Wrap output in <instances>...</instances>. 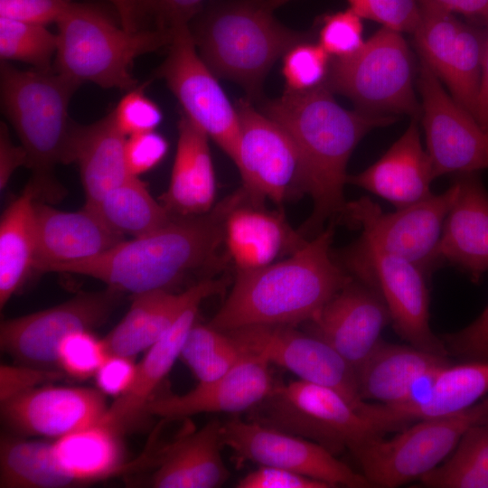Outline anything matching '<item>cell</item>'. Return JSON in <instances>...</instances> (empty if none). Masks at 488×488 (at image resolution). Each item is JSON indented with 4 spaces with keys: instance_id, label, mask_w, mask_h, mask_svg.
I'll use <instances>...</instances> for the list:
<instances>
[{
    "instance_id": "obj_1",
    "label": "cell",
    "mask_w": 488,
    "mask_h": 488,
    "mask_svg": "<svg viewBox=\"0 0 488 488\" xmlns=\"http://www.w3.org/2000/svg\"><path fill=\"white\" fill-rule=\"evenodd\" d=\"M324 84L303 92L285 90L267 100L261 111L281 126L301 155L307 194L314 203L304 232L315 236L324 223L342 219L346 201L347 164L354 148L371 129L391 125V115L351 111L340 106Z\"/></svg>"
},
{
    "instance_id": "obj_2",
    "label": "cell",
    "mask_w": 488,
    "mask_h": 488,
    "mask_svg": "<svg viewBox=\"0 0 488 488\" xmlns=\"http://www.w3.org/2000/svg\"><path fill=\"white\" fill-rule=\"evenodd\" d=\"M245 197L240 187L206 213L173 215L152 232L125 239L97 257L56 267L52 272L92 277L132 296L171 290L190 274L216 265L225 219Z\"/></svg>"
},
{
    "instance_id": "obj_3",
    "label": "cell",
    "mask_w": 488,
    "mask_h": 488,
    "mask_svg": "<svg viewBox=\"0 0 488 488\" xmlns=\"http://www.w3.org/2000/svg\"><path fill=\"white\" fill-rule=\"evenodd\" d=\"M333 235L334 222H330L286 258L237 271L229 296L209 324L229 332L308 322L352 278L333 257Z\"/></svg>"
},
{
    "instance_id": "obj_4",
    "label": "cell",
    "mask_w": 488,
    "mask_h": 488,
    "mask_svg": "<svg viewBox=\"0 0 488 488\" xmlns=\"http://www.w3.org/2000/svg\"><path fill=\"white\" fill-rule=\"evenodd\" d=\"M196 49L217 78L258 99L274 63L308 35L282 24L265 0L215 2L189 23Z\"/></svg>"
},
{
    "instance_id": "obj_5",
    "label": "cell",
    "mask_w": 488,
    "mask_h": 488,
    "mask_svg": "<svg viewBox=\"0 0 488 488\" xmlns=\"http://www.w3.org/2000/svg\"><path fill=\"white\" fill-rule=\"evenodd\" d=\"M80 83L54 69L19 70L1 61V108L28 155L32 182L42 196L61 195V187L52 177L60 164H70V147L75 122L69 106Z\"/></svg>"
},
{
    "instance_id": "obj_6",
    "label": "cell",
    "mask_w": 488,
    "mask_h": 488,
    "mask_svg": "<svg viewBox=\"0 0 488 488\" xmlns=\"http://www.w3.org/2000/svg\"><path fill=\"white\" fill-rule=\"evenodd\" d=\"M58 47L53 69L80 85L104 89L136 88L132 67L141 55L167 47L171 29L129 32L95 6L72 2L56 23Z\"/></svg>"
},
{
    "instance_id": "obj_7",
    "label": "cell",
    "mask_w": 488,
    "mask_h": 488,
    "mask_svg": "<svg viewBox=\"0 0 488 488\" xmlns=\"http://www.w3.org/2000/svg\"><path fill=\"white\" fill-rule=\"evenodd\" d=\"M485 421L488 395L459 413L419 420L389 439L367 437L349 451L371 487H398L439 465L471 427Z\"/></svg>"
},
{
    "instance_id": "obj_8",
    "label": "cell",
    "mask_w": 488,
    "mask_h": 488,
    "mask_svg": "<svg viewBox=\"0 0 488 488\" xmlns=\"http://www.w3.org/2000/svg\"><path fill=\"white\" fill-rule=\"evenodd\" d=\"M360 111L416 117L421 113L413 88V66L402 33L381 27L353 54L333 58L325 80Z\"/></svg>"
},
{
    "instance_id": "obj_9",
    "label": "cell",
    "mask_w": 488,
    "mask_h": 488,
    "mask_svg": "<svg viewBox=\"0 0 488 488\" xmlns=\"http://www.w3.org/2000/svg\"><path fill=\"white\" fill-rule=\"evenodd\" d=\"M333 253L349 275L380 295L397 334L416 348L448 356L440 336L429 325L427 275L420 267L376 248L361 236Z\"/></svg>"
},
{
    "instance_id": "obj_10",
    "label": "cell",
    "mask_w": 488,
    "mask_h": 488,
    "mask_svg": "<svg viewBox=\"0 0 488 488\" xmlns=\"http://www.w3.org/2000/svg\"><path fill=\"white\" fill-rule=\"evenodd\" d=\"M250 419L319 444L334 455L377 434L336 390L296 380L276 384Z\"/></svg>"
},
{
    "instance_id": "obj_11",
    "label": "cell",
    "mask_w": 488,
    "mask_h": 488,
    "mask_svg": "<svg viewBox=\"0 0 488 488\" xmlns=\"http://www.w3.org/2000/svg\"><path fill=\"white\" fill-rule=\"evenodd\" d=\"M239 120V139L235 160L241 187L251 201L267 200L281 205L307 194V183L299 151L286 131L250 100L235 105Z\"/></svg>"
},
{
    "instance_id": "obj_12",
    "label": "cell",
    "mask_w": 488,
    "mask_h": 488,
    "mask_svg": "<svg viewBox=\"0 0 488 488\" xmlns=\"http://www.w3.org/2000/svg\"><path fill=\"white\" fill-rule=\"evenodd\" d=\"M458 193L453 183L445 192L384 212L369 197L347 202L342 219L361 230V236L376 248L401 257L426 275L439 266L437 249L448 211Z\"/></svg>"
},
{
    "instance_id": "obj_13",
    "label": "cell",
    "mask_w": 488,
    "mask_h": 488,
    "mask_svg": "<svg viewBox=\"0 0 488 488\" xmlns=\"http://www.w3.org/2000/svg\"><path fill=\"white\" fill-rule=\"evenodd\" d=\"M172 30L167 55L155 76L163 79L185 114L234 161L239 120L217 77L200 56L189 23Z\"/></svg>"
},
{
    "instance_id": "obj_14",
    "label": "cell",
    "mask_w": 488,
    "mask_h": 488,
    "mask_svg": "<svg viewBox=\"0 0 488 488\" xmlns=\"http://www.w3.org/2000/svg\"><path fill=\"white\" fill-rule=\"evenodd\" d=\"M228 333L246 355L260 356L299 380L331 388L357 410L363 404L356 370L318 337L293 325H251Z\"/></svg>"
},
{
    "instance_id": "obj_15",
    "label": "cell",
    "mask_w": 488,
    "mask_h": 488,
    "mask_svg": "<svg viewBox=\"0 0 488 488\" xmlns=\"http://www.w3.org/2000/svg\"><path fill=\"white\" fill-rule=\"evenodd\" d=\"M123 293L107 287L81 292L52 307L6 319L0 325V346L22 364L57 366V349L70 333L102 324L120 302Z\"/></svg>"
},
{
    "instance_id": "obj_16",
    "label": "cell",
    "mask_w": 488,
    "mask_h": 488,
    "mask_svg": "<svg viewBox=\"0 0 488 488\" xmlns=\"http://www.w3.org/2000/svg\"><path fill=\"white\" fill-rule=\"evenodd\" d=\"M221 438L241 461L290 470L331 487H371L362 474L319 444L252 419L222 423Z\"/></svg>"
},
{
    "instance_id": "obj_17",
    "label": "cell",
    "mask_w": 488,
    "mask_h": 488,
    "mask_svg": "<svg viewBox=\"0 0 488 488\" xmlns=\"http://www.w3.org/2000/svg\"><path fill=\"white\" fill-rule=\"evenodd\" d=\"M422 126L436 177L488 169V135L475 118L448 95L436 74L419 68Z\"/></svg>"
},
{
    "instance_id": "obj_18",
    "label": "cell",
    "mask_w": 488,
    "mask_h": 488,
    "mask_svg": "<svg viewBox=\"0 0 488 488\" xmlns=\"http://www.w3.org/2000/svg\"><path fill=\"white\" fill-rule=\"evenodd\" d=\"M108 407L98 389L44 384L2 400L1 418L16 436L57 439L99 423Z\"/></svg>"
},
{
    "instance_id": "obj_19",
    "label": "cell",
    "mask_w": 488,
    "mask_h": 488,
    "mask_svg": "<svg viewBox=\"0 0 488 488\" xmlns=\"http://www.w3.org/2000/svg\"><path fill=\"white\" fill-rule=\"evenodd\" d=\"M306 323L357 372L390 318L380 295L352 277Z\"/></svg>"
},
{
    "instance_id": "obj_20",
    "label": "cell",
    "mask_w": 488,
    "mask_h": 488,
    "mask_svg": "<svg viewBox=\"0 0 488 488\" xmlns=\"http://www.w3.org/2000/svg\"><path fill=\"white\" fill-rule=\"evenodd\" d=\"M269 366L264 358L247 354L220 378L199 382L184 394L155 396L147 404L145 414L163 419H183L200 413L249 412L276 385Z\"/></svg>"
},
{
    "instance_id": "obj_21",
    "label": "cell",
    "mask_w": 488,
    "mask_h": 488,
    "mask_svg": "<svg viewBox=\"0 0 488 488\" xmlns=\"http://www.w3.org/2000/svg\"><path fill=\"white\" fill-rule=\"evenodd\" d=\"M35 230L34 270L39 272L92 258L125 239L91 208L64 211L38 201Z\"/></svg>"
},
{
    "instance_id": "obj_22",
    "label": "cell",
    "mask_w": 488,
    "mask_h": 488,
    "mask_svg": "<svg viewBox=\"0 0 488 488\" xmlns=\"http://www.w3.org/2000/svg\"><path fill=\"white\" fill-rule=\"evenodd\" d=\"M488 394V362L462 361L438 371L426 400L412 408H400L366 401L361 415L379 435L399 431L423 419L459 413Z\"/></svg>"
},
{
    "instance_id": "obj_23",
    "label": "cell",
    "mask_w": 488,
    "mask_h": 488,
    "mask_svg": "<svg viewBox=\"0 0 488 488\" xmlns=\"http://www.w3.org/2000/svg\"><path fill=\"white\" fill-rule=\"evenodd\" d=\"M222 280L205 277L184 291L157 289L133 296L131 305L104 338L108 353L134 357L162 338L191 306L220 294Z\"/></svg>"
},
{
    "instance_id": "obj_24",
    "label": "cell",
    "mask_w": 488,
    "mask_h": 488,
    "mask_svg": "<svg viewBox=\"0 0 488 488\" xmlns=\"http://www.w3.org/2000/svg\"><path fill=\"white\" fill-rule=\"evenodd\" d=\"M454 181L458 193L444 223L437 259L478 283L488 272V191L479 172L455 174Z\"/></svg>"
},
{
    "instance_id": "obj_25",
    "label": "cell",
    "mask_w": 488,
    "mask_h": 488,
    "mask_svg": "<svg viewBox=\"0 0 488 488\" xmlns=\"http://www.w3.org/2000/svg\"><path fill=\"white\" fill-rule=\"evenodd\" d=\"M306 239L296 231L281 211L247 196L227 215L223 245L236 271L263 267L298 249Z\"/></svg>"
},
{
    "instance_id": "obj_26",
    "label": "cell",
    "mask_w": 488,
    "mask_h": 488,
    "mask_svg": "<svg viewBox=\"0 0 488 488\" xmlns=\"http://www.w3.org/2000/svg\"><path fill=\"white\" fill-rule=\"evenodd\" d=\"M403 135L374 164L356 174H348L347 183L370 192L396 209L420 202L433 194L436 178L429 155L424 149L416 118Z\"/></svg>"
},
{
    "instance_id": "obj_27",
    "label": "cell",
    "mask_w": 488,
    "mask_h": 488,
    "mask_svg": "<svg viewBox=\"0 0 488 488\" xmlns=\"http://www.w3.org/2000/svg\"><path fill=\"white\" fill-rule=\"evenodd\" d=\"M209 136L185 114L178 122V139L170 181L159 201L174 216L210 211L216 197V179Z\"/></svg>"
},
{
    "instance_id": "obj_28",
    "label": "cell",
    "mask_w": 488,
    "mask_h": 488,
    "mask_svg": "<svg viewBox=\"0 0 488 488\" xmlns=\"http://www.w3.org/2000/svg\"><path fill=\"white\" fill-rule=\"evenodd\" d=\"M127 138L114 109L91 124H74L70 164L76 163L80 169L84 206L95 208L110 190L135 176L127 164Z\"/></svg>"
},
{
    "instance_id": "obj_29",
    "label": "cell",
    "mask_w": 488,
    "mask_h": 488,
    "mask_svg": "<svg viewBox=\"0 0 488 488\" xmlns=\"http://www.w3.org/2000/svg\"><path fill=\"white\" fill-rule=\"evenodd\" d=\"M220 420L185 431L160 456L149 484L155 488H217L230 476L222 459Z\"/></svg>"
},
{
    "instance_id": "obj_30",
    "label": "cell",
    "mask_w": 488,
    "mask_h": 488,
    "mask_svg": "<svg viewBox=\"0 0 488 488\" xmlns=\"http://www.w3.org/2000/svg\"><path fill=\"white\" fill-rule=\"evenodd\" d=\"M200 305L188 308L170 330L146 350L137 364L131 388L115 399L99 423L120 434L132 429L146 416L145 408L155 396V389L180 357L185 337L195 324Z\"/></svg>"
},
{
    "instance_id": "obj_31",
    "label": "cell",
    "mask_w": 488,
    "mask_h": 488,
    "mask_svg": "<svg viewBox=\"0 0 488 488\" xmlns=\"http://www.w3.org/2000/svg\"><path fill=\"white\" fill-rule=\"evenodd\" d=\"M449 362L446 356L380 340L357 370L361 398L381 404L399 403L419 375Z\"/></svg>"
},
{
    "instance_id": "obj_32",
    "label": "cell",
    "mask_w": 488,
    "mask_h": 488,
    "mask_svg": "<svg viewBox=\"0 0 488 488\" xmlns=\"http://www.w3.org/2000/svg\"><path fill=\"white\" fill-rule=\"evenodd\" d=\"M37 188L29 183L2 213L0 220V307L22 287L34 269Z\"/></svg>"
},
{
    "instance_id": "obj_33",
    "label": "cell",
    "mask_w": 488,
    "mask_h": 488,
    "mask_svg": "<svg viewBox=\"0 0 488 488\" xmlns=\"http://www.w3.org/2000/svg\"><path fill=\"white\" fill-rule=\"evenodd\" d=\"M121 436L99 422L55 439L54 455L78 486L91 483L127 470Z\"/></svg>"
},
{
    "instance_id": "obj_34",
    "label": "cell",
    "mask_w": 488,
    "mask_h": 488,
    "mask_svg": "<svg viewBox=\"0 0 488 488\" xmlns=\"http://www.w3.org/2000/svg\"><path fill=\"white\" fill-rule=\"evenodd\" d=\"M78 486L58 463L52 442L2 436L1 488H68Z\"/></svg>"
},
{
    "instance_id": "obj_35",
    "label": "cell",
    "mask_w": 488,
    "mask_h": 488,
    "mask_svg": "<svg viewBox=\"0 0 488 488\" xmlns=\"http://www.w3.org/2000/svg\"><path fill=\"white\" fill-rule=\"evenodd\" d=\"M91 209L113 230L132 238L154 231L173 217L161 202L153 197L139 176H131L110 190Z\"/></svg>"
},
{
    "instance_id": "obj_36",
    "label": "cell",
    "mask_w": 488,
    "mask_h": 488,
    "mask_svg": "<svg viewBox=\"0 0 488 488\" xmlns=\"http://www.w3.org/2000/svg\"><path fill=\"white\" fill-rule=\"evenodd\" d=\"M419 481L430 488H488V421L471 427L452 455Z\"/></svg>"
},
{
    "instance_id": "obj_37",
    "label": "cell",
    "mask_w": 488,
    "mask_h": 488,
    "mask_svg": "<svg viewBox=\"0 0 488 488\" xmlns=\"http://www.w3.org/2000/svg\"><path fill=\"white\" fill-rule=\"evenodd\" d=\"M486 30L461 23L438 77L453 99L474 117L476 111Z\"/></svg>"
},
{
    "instance_id": "obj_38",
    "label": "cell",
    "mask_w": 488,
    "mask_h": 488,
    "mask_svg": "<svg viewBox=\"0 0 488 488\" xmlns=\"http://www.w3.org/2000/svg\"><path fill=\"white\" fill-rule=\"evenodd\" d=\"M245 356L230 333L209 324L196 322L189 330L180 352V358L199 382L220 378Z\"/></svg>"
},
{
    "instance_id": "obj_39",
    "label": "cell",
    "mask_w": 488,
    "mask_h": 488,
    "mask_svg": "<svg viewBox=\"0 0 488 488\" xmlns=\"http://www.w3.org/2000/svg\"><path fill=\"white\" fill-rule=\"evenodd\" d=\"M58 47L57 33L46 25L0 17V58L49 70Z\"/></svg>"
},
{
    "instance_id": "obj_40",
    "label": "cell",
    "mask_w": 488,
    "mask_h": 488,
    "mask_svg": "<svg viewBox=\"0 0 488 488\" xmlns=\"http://www.w3.org/2000/svg\"><path fill=\"white\" fill-rule=\"evenodd\" d=\"M329 58L319 43L305 41L290 48L283 56L286 90L303 92L324 84L329 71Z\"/></svg>"
},
{
    "instance_id": "obj_41",
    "label": "cell",
    "mask_w": 488,
    "mask_h": 488,
    "mask_svg": "<svg viewBox=\"0 0 488 488\" xmlns=\"http://www.w3.org/2000/svg\"><path fill=\"white\" fill-rule=\"evenodd\" d=\"M108 354L104 339H99L91 330H78L61 341L57 366L70 377L85 380L94 377Z\"/></svg>"
},
{
    "instance_id": "obj_42",
    "label": "cell",
    "mask_w": 488,
    "mask_h": 488,
    "mask_svg": "<svg viewBox=\"0 0 488 488\" xmlns=\"http://www.w3.org/2000/svg\"><path fill=\"white\" fill-rule=\"evenodd\" d=\"M361 18L352 9L325 15L319 31V44L333 58L350 56L361 48Z\"/></svg>"
},
{
    "instance_id": "obj_43",
    "label": "cell",
    "mask_w": 488,
    "mask_h": 488,
    "mask_svg": "<svg viewBox=\"0 0 488 488\" xmlns=\"http://www.w3.org/2000/svg\"><path fill=\"white\" fill-rule=\"evenodd\" d=\"M350 9L361 19H370L399 33L416 30L420 20L418 0H348Z\"/></svg>"
},
{
    "instance_id": "obj_44",
    "label": "cell",
    "mask_w": 488,
    "mask_h": 488,
    "mask_svg": "<svg viewBox=\"0 0 488 488\" xmlns=\"http://www.w3.org/2000/svg\"><path fill=\"white\" fill-rule=\"evenodd\" d=\"M114 112L119 128L127 137L155 130L163 119L160 108L145 95L143 88L128 90Z\"/></svg>"
},
{
    "instance_id": "obj_45",
    "label": "cell",
    "mask_w": 488,
    "mask_h": 488,
    "mask_svg": "<svg viewBox=\"0 0 488 488\" xmlns=\"http://www.w3.org/2000/svg\"><path fill=\"white\" fill-rule=\"evenodd\" d=\"M440 338L448 355L462 361L488 362V305L471 324Z\"/></svg>"
},
{
    "instance_id": "obj_46",
    "label": "cell",
    "mask_w": 488,
    "mask_h": 488,
    "mask_svg": "<svg viewBox=\"0 0 488 488\" xmlns=\"http://www.w3.org/2000/svg\"><path fill=\"white\" fill-rule=\"evenodd\" d=\"M206 0H141L140 24L150 20L155 28L171 29L178 24L190 23Z\"/></svg>"
},
{
    "instance_id": "obj_47",
    "label": "cell",
    "mask_w": 488,
    "mask_h": 488,
    "mask_svg": "<svg viewBox=\"0 0 488 488\" xmlns=\"http://www.w3.org/2000/svg\"><path fill=\"white\" fill-rule=\"evenodd\" d=\"M71 3L70 0H0V17L47 25L57 23Z\"/></svg>"
},
{
    "instance_id": "obj_48",
    "label": "cell",
    "mask_w": 488,
    "mask_h": 488,
    "mask_svg": "<svg viewBox=\"0 0 488 488\" xmlns=\"http://www.w3.org/2000/svg\"><path fill=\"white\" fill-rule=\"evenodd\" d=\"M168 151L166 139L154 131L130 136L126 143V158L132 175L139 176L155 167Z\"/></svg>"
},
{
    "instance_id": "obj_49",
    "label": "cell",
    "mask_w": 488,
    "mask_h": 488,
    "mask_svg": "<svg viewBox=\"0 0 488 488\" xmlns=\"http://www.w3.org/2000/svg\"><path fill=\"white\" fill-rule=\"evenodd\" d=\"M134 357L108 353L94 378L97 389L115 399L124 395L132 386L137 364Z\"/></svg>"
},
{
    "instance_id": "obj_50",
    "label": "cell",
    "mask_w": 488,
    "mask_h": 488,
    "mask_svg": "<svg viewBox=\"0 0 488 488\" xmlns=\"http://www.w3.org/2000/svg\"><path fill=\"white\" fill-rule=\"evenodd\" d=\"M238 488H331L324 482L274 466L259 465L242 477Z\"/></svg>"
},
{
    "instance_id": "obj_51",
    "label": "cell",
    "mask_w": 488,
    "mask_h": 488,
    "mask_svg": "<svg viewBox=\"0 0 488 488\" xmlns=\"http://www.w3.org/2000/svg\"><path fill=\"white\" fill-rule=\"evenodd\" d=\"M1 401L30 389L48 384L61 376L56 371L23 364L1 366Z\"/></svg>"
},
{
    "instance_id": "obj_52",
    "label": "cell",
    "mask_w": 488,
    "mask_h": 488,
    "mask_svg": "<svg viewBox=\"0 0 488 488\" xmlns=\"http://www.w3.org/2000/svg\"><path fill=\"white\" fill-rule=\"evenodd\" d=\"M28 165V155L22 145H15L6 125L0 127V188L5 189L17 168Z\"/></svg>"
},
{
    "instance_id": "obj_53",
    "label": "cell",
    "mask_w": 488,
    "mask_h": 488,
    "mask_svg": "<svg viewBox=\"0 0 488 488\" xmlns=\"http://www.w3.org/2000/svg\"><path fill=\"white\" fill-rule=\"evenodd\" d=\"M418 3L419 6L476 17L488 26V0H418Z\"/></svg>"
},
{
    "instance_id": "obj_54",
    "label": "cell",
    "mask_w": 488,
    "mask_h": 488,
    "mask_svg": "<svg viewBox=\"0 0 488 488\" xmlns=\"http://www.w3.org/2000/svg\"><path fill=\"white\" fill-rule=\"evenodd\" d=\"M474 118L488 135V26Z\"/></svg>"
},
{
    "instance_id": "obj_55",
    "label": "cell",
    "mask_w": 488,
    "mask_h": 488,
    "mask_svg": "<svg viewBox=\"0 0 488 488\" xmlns=\"http://www.w3.org/2000/svg\"><path fill=\"white\" fill-rule=\"evenodd\" d=\"M116 9L119 23L123 28L129 32H136L141 28L139 18V6L141 0H107Z\"/></svg>"
},
{
    "instance_id": "obj_56",
    "label": "cell",
    "mask_w": 488,
    "mask_h": 488,
    "mask_svg": "<svg viewBox=\"0 0 488 488\" xmlns=\"http://www.w3.org/2000/svg\"><path fill=\"white\" fill-rule=\"evenodd\" d=\"M267 4L274 10L291 0H265Z\"/></svg>"
}]
</instances>
